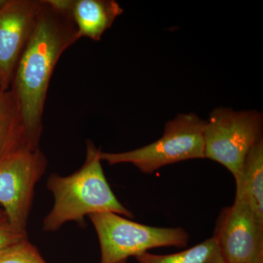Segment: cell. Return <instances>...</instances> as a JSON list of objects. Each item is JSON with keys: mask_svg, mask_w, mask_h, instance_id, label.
Returning a JSON list of instances; mask_svg holds the SVG:
<instances>
[{"mask_svg": "<svg viewBox=\"0 0 263 263\" xmlns=\"http://www.w3.org/2000/svg\"><path fill=\"white\" fill-rule=\"evenodd\" d=\"M80 39L70 14L43 0L35 29L21 57L10 89L18 100L31 146L39 147L50 81L57 62Z\"/></svg>", "mask_w": 263, "mask_h": 263, "instance_id": "1", "label": "cell"}, {"mask_svg": "<svg viewBox=\"0 0 263 263\" xmlns=\"http://www.w3.org/2000/svg\"><path fill=\"white\" fill-rule=\"evenodd\" d=\"M101 150L92 141L86 142L84 164L67 176H50L48 190L53 197V205L43 221L46 232H55L70 221L84 223L86 216L97 213L111 212L133 218L130 211L121 203L105 178Z\"/></svg>", "mask_w": 263, "mask_h": 263, "instance_id": "2", "label": "cell"}, {"mask_svg": "<svg viewBox=\"0 0 263 263\" xmlns=\"http://www.w3.org/2000/svg\"><path fill=\"white\" fill-rule=\"evenodd\" d=\"M205 121L196 114H178L166 123L163 136L146 146L122 153L101 152L100 158L109 164L130 163L143 174L168 164L193 159L205 158Z\"/></svg>", "mask_w": 263, "mask_h": 263, "instance_id": "3", "label": "cell"}, {"mask_svg": "<svg viewBox=\"0 0 263 263\" xmlns=\"http://www.w3.org/2000/svg\"><path fill=\"white\" fill-rule=\"evenodd\" d=\"M100 242V263H119L151 249L184 247L189 235L181 228H157L139 224L111 212L89 216Z\"/></svg>", "mask_w": 263, "mask_h": 263, "instance_id": "4", "label": "cell"}, {"mask_svg": "<svg viewBox=\"0 0 263 263\" xmlns=\"http://www.w3.org/2000/svg\"><path fill=\"white\" fill-rule=\"evenodd\" d=\"M262 114L257 110L214 109L204 128L205 158L222 164L238 179L249 151L262 139Z\"/></svg>", "mask_w": 263, "mask_h": 263, "instance_id": "5", "label": "cell"}, {"mask_svg": "<svg viewBox=\"0 0 263 263\" xmlns=\"http://www.w3.org/2000/svg\"><path fill=\"white\" fill-rule=\"evenodd\" d=\"M40 147L24 146L0 157V205L16 229L27 233L34 189L47 168Z\"/></svg>", "mask_w": 263, "mask_h": 263, "instance_id": "6", "label": "cell"}, {"mask_svg": "<svg viewBox=\"0 0 263 263\" xmlns=\"http://www.w3.org/2000/svg\"><path fill=\"white\" fill-rule=\"evenodd\" d=\"M213 238L224 262L263 263V221L243 202L222 209Z\"/></svg>", "mask_w": 263, "mask_h": 263, "instance_id": "7", "label": "cell"}, {"mask_svg": "<svg viewBox=\"0 0 263 263\" xmlns=\"http://www.w3.org/2000/svg\"><path fill=\"white\" fill-rule=\"evenodd\" d=\"M42 0H7L0 8V84L10 89L15 69L35 29Z\"/></svg>", "mask_w": 263, "mask_h": 263, "instance_id": "8", "label": "cell"}, {"mask_svg": "<svg viewBox=\"0 0 263 263\" xmlns=\"http://www.w3.org/2000/svg\"><path fill=\"white\" fill-rule=\"evenodd\" d=\"M123 12L122 7L114 0H70L68 8L79 37L95 41L101 39Z\"/></svg>", "mask_w": 263, "mask_h": 263, "instance_id": "9", "label": "cell"}, {"mask_svg": "<svg viewBox=\"0 0 263 263\" xmlns=\"http://www.w3.org/2000/svg\"><path fill=\"white\" fill-rule=\"evenodd\" d=\"M235 185V201L248 205L263 221V139L249 151Z\"/></svg>", "mask_w": 263, "mask_h": 263, "instance_id": "10", "label": "cell"}, {"mask_svg": "<svg viewBox=\"0 0 263 263\" xmlns=\"http://www.w3.org/2000/svg\"><path fill=\"white\" fill-rule=\"evenodd\" d=\"M24 146L33 147L29 143L18 100L11 89L0 91V157Z\"/></svg>", "mask_w": 263, "mask_h": 263, "instance_id": "11", "label": "cell"}, {"mask_svg": "<svg viewBox=\"0 0 263 263\" xmlns=\"http://www.w3.org/2000/svg\"><path fill=\"white\" fill-rule=\"evenodd\" d=\"M136 258L138 263H226L213 237L178 253L157 255L145 252Z\"/></svg>", "mask_w": 263, "mask_h": 263, "instance_id": "12", "label": "cell"}, {"mask_svg": "<svg viewBox=\"0 0 263 263\" xmlns=\"http://www.w3.org/2000/svg\"><path fill=\"white\" fill-rule=\"evenodd\" d=\"M0 263H47L28 238L0 251Z\"/></svg>", "mask_w": 263, "mask_h": 263, "instance_id": "13", "label": "cell"}, {"mask_svg": "<svg viewBox=\"0 0 263 263\" xmlns=\"http://www.w3.org/2000/svg\"><path fill=\"white\" fill-rule=\"evenodd\" d=\"M27 238V233L16 229L5 211L0 208V251Z\"/></svg>", "mask_w": 263, "mask_h": 263, "instance_id": "14", "label": "cell"}, {"mask_svg": "<svg viewBox=\"0 0 263 263\" xmlns=\"http://www.w3.org/2000/svg\"><path fill=\"white\" fill-rule=\"evenodd\" d=\"M3 87H2L1 84H0V91H3Z\"/></svg>", "mask_w": 263, "mask_h": 263, "instance_id": "15", "label": "cell"}, {"mask_svg": "<svg viewBox=\"0 0 263 263\" xmlns=\"http://www.w3.org/2000/svg\"><path fill=\"white\" fill-rule=\"evenodd\" d=\"M119 263H127V260L122 261V262Z\"/></svg>", "mask_w": 263, "mask_h": 263, "instance_id": "16", "label": "cell"}]
</instances>
